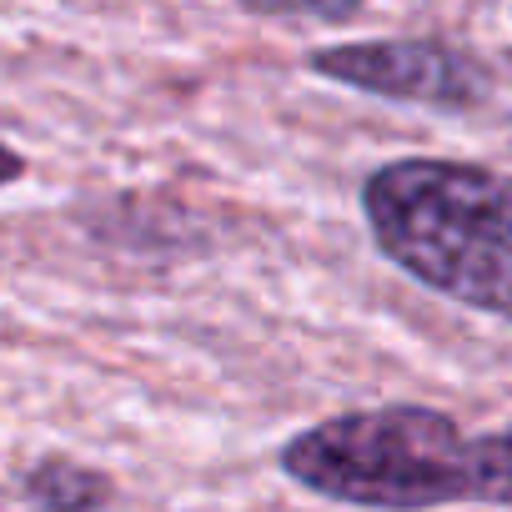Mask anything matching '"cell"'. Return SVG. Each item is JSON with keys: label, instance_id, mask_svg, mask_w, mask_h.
I'll list each match as a JSON object with an SVG mask.
<instances>
[{"label": "cell", "instance_id": "1", "mask_svg": "<svg viewBox=\"0 0 512 512\" xmlns=\"http://www.w3.org/2000/svg\"><path fill=\"white\" fill-rule=\"evenodd\" d=\"M277 467L312 497L367 512L512 507V422L462 432L437 407L382 402L302 427L282 442Z\"/></svg>", "mask_w": 512, "mask_h": 512}, {"label": "cell", "instance_id": "2", "mask_svg": "<svg viewBox=\"0 0 512 512\" xmlns=\"http://www.w3.org/2000/svg\"><path fill=\"white\" fill-rule=\"evenodd\" d=\"M377 251L412 282L512 322V176L477 161L402 156L362 181Z\"/></svg>", "mask_w": 512, "mask_h": 512}, {"label": "cell", "instance_id": "3", "mask_svg": "<svg viewBox=\"0 0 512 512\" xmlns=\"http://www.w3.org/2000/svg\"><path fill=\"white\" fill-rule=\"evenodd\" d=\"M307 71L332 86H352L377 101H402L427 111H472L492 96V71L472 51L437 36L317 46L307 56Z\"/></svg>", "mask_w": 512, "mask_h": 512}, {"label": "cell", "instance_id": "4", "mask_svg": "<svg viewBox=\"0 0 512 512\" xmlns=\"http://www.w3.org/2000/svg\"><path fill=\"white\" fill-rule=\"evenodd\" d=\"M246 11H256V16H282V21H327V26H337V21H352L367 0H241Z\"/></svg>", "mask_w": 512, "mask_h": 512}, {"label": "cell", "instance_id": "5", "mask_svg": "<svg viewBox=\"0 0 512 512\" xmlns=\"http://www.w3.org/2000/svg\"><path fill=\"white\" fill-rule=\"evenodd\" d=\"M21 176H26V156H21L16 146L0 141V186H16Z\"/></svg>", "mask_w": 512, "mask_h": 512}]
</instances>
